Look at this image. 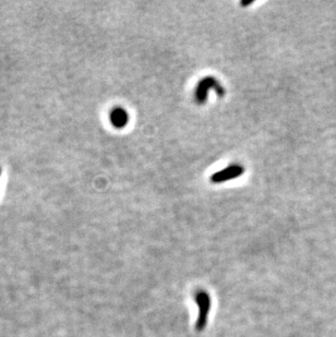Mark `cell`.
<instances>
[{
	"instance_id": "obj_1",
	"label": "cell",
	"mask_w": 336,
	"mask_h": 337,
	"mask_svg": "<svg viewBox=\"0 0 336 337\" xmlns=\"http://www.w3.org/2000/svg\"><path fill=\"white\" fill-rule=\"evenodd\" d=\"M195 301L199 308V315L196 321V329L201 332L206 327L208 317L211 310V298L210 295L204 290H198L195 294Z\"/></svg>"
},
{
	"instance_id": "obj_2",
	"label": "cell",
	"mask_w": 336,
	"mask_h": 337,
	"mask_svg": "<svg viewBox=\"0 0 336 337\" xmlns=\"http://www.w3.org/2000/svg\"><path fill=\"white\" fill-rule=\"evenodd\" d=\"M210 90H215L218 96L224 95V89L218 83L215 77L206 76L199 82L198 87L195 91V100L198 104H204L208 100V93Z\"/></svg>"
},
{
	"instance_id": "obj_3",
	"label": "cell",
	"mask_w": 336,
	"mask_h": 337,
	"mask_svg": "<svg viewBox=\"0 0 336 337\" xmlns=\"http://www.w3.org/2000/svg\"><path fill=\"white\" fill-rule=\"evenodd\" d=\"M243 172H244V168L242 166L232 164L228 167H226L225 170H222V171L215 173L211 177V181L214 184H221V183H224V181L232 180L235 178L240 177L243 174Z\"/></svg>"
},
{
	"instance_id": "obj_4",
	"label": "cell",
	"mask_w": 336,
	"mask_h": 337,
	"mask_svg": "<svg viewBox=\"0 0 336 337\" xmlns=\"http://www.w3.org/2000/svg\"><path fill=\"white\" fill-rule=\"evenodd\" d=\"M128 121H129V116L124 108L118 107L112 110L111 122L115 128L117 129L125 128L128 125Z\"/></svg>"
},
{
	"instance_id": "obj_5",
	"label": "cell",
	"mask_w": 336,
	"mask_h": 337,
	"mask_svg": "<svg viewBox=\"0 0 336 337\" xmlns=\"http://www.w3.org/2000/svg\"><path fill=\"white\" fill-rule=\"evenodd\" d=\"M252 4V2H247V3H241V6H249V5H251Z\"/></svg>"
},
{
	"instance_id": "obj_6",
	"label": "cell",
	"mask_w": 336,
	"mask_h": 337,
	"mask_svg": "<svg viewBox=\"0 0 336 337\" xmlns=\"http://www.w3.org/2000/svg\"><path fill=\"white\" fill-rule=\"evenodd\" d=\"M0 174H2V172H0Z\"/></svg>"
}]
</instances>
